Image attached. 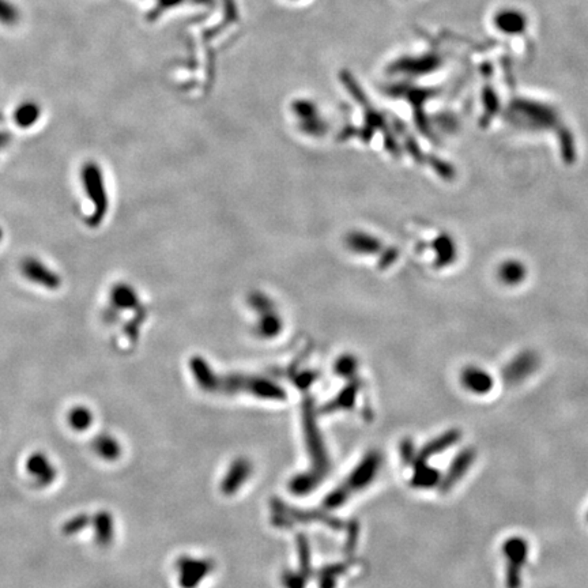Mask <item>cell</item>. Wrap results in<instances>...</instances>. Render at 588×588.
Returning a JSON list of instances; mask_svg holds the SVG:
<instances>
[{
  "mask_svg": "<svg viewBox=\"0 0 588 588\" xmlns=\"http://www.w3.org/2000/svg\"><path fill=\"white\" fill-rule=\"evenodd\" d=\"M436 481H437V473L427 467L418 469L416 477H414V484L421 488H429Z\"/></svg>",
  "mask_w": 588,
  "mask_h": 588,
  "instance_id": "obj_11",
  "label": "cell"
},
{
  "mask_svg": "<svg viewBox=\"0 0 588 588\" xmlns=\"http://www.w3.org/2000/svg\"><path fill=\"white\" fill-rule=\"evenodd\" d=\"M527 275L526 266L519 260H507L499 269V278L505 285H519Z\"/></svg>",
  "mask_w": 588,
  "mask_h": 588,
  "instance_id": "obj_6",
  "label": "cell"
},
{
  "mask_svg": "<svg viewBox=\"0 0 588 588\" xmlns=\"http://www.w3.org/2000/svg\"><path fill=\"white\" fill-rule=\"evenodd\" d=\"M505 553L508 557V587L519 588L520 586V567L527 554V545L522 539H511L505 545Z\"/></svg>",
  "mask_w": 588,
  "mask_h": 588,
  "instance_id": "obj_3",
  "label": "cell"
},
{
  "mask_svg": "<svg viewBox=\"0 0 588 588\" xmlns=\"http://www.w3.org/2000/svg\"><path fill=\"white\" fill-rule=\"evenodd\" d=\"M41 106L34 101H25L19 104L14 111L15 124L19 129H30L37 124L41 117Z\"/></svg>",
  "mask_w": 588,
  "mask_h": 588,
  "instance_id": "obj_4",
  "label": "cell"
},
{
  "mask_svg": "<svg viewBox=\"0 0 588 588\" xmlns=\"http://www.w3.org/2000/svg\"><path fill=\"white\" fill-rule=\"evenodd\" d=\"M82 181L86 189L87 196L96 206V216H101L105 211V192L101 179V173L96 165L89 164L82 171Z\"/></svg>",
  "mask_w": 588,
  "mask_h": 588,
  "instance_id": "obj_2",
  "label": "cell"
},
{
  "mask_svg": "<svg viewBox=\"0 0 588 588\" xmlns=\"http://www.w3.org/2000/svg\"><path fill=\"white\" fill-rule=\"evenodd\" d=\"M457 439H458V437H457V433L454 432V433L447 434L445 437H442V439H439V440H434V442L428 445L427 449L422 452V457H428V455H432V454H436V452L443 451L448 445L452 444Z\"/></svg>",
  "mask_w": 588,
  "mask_h": 588,
  "instance_id": "obj_10",
  "label": "cell"
},
{
  "mask_svg": "<svg viewBox=\"0 0 588 588\" xmlns=\"http://www.w3.org/2000/svg\"><path fill=\"white\" fill-rule=\"evenodd\" d=\"M1 239H3V230L0 228V243H1Z\"/></svg>",
  "mask_w": 588,
  "mask_h": 588,
  "instance_id": "obj_13",
  "label": "cell"
},
{
  "mask_svg": "<svg viewBox=\"0 0 588 588\" xmlns=\"http://www.w3.org/2000/svg\"><path fill=\"white\" fill-rule=\"evenodd\" d=\"M21 21V11L11 0H0V25L15 26Z\"/></svg>",
  "mask_w": 588,
  "mask_h": 588,
  "instance_id": "obj_8",
  "label": "cell"
},
{
  "mask_svg": "<svg viewBox=\"0 0 588 588\" xmlns=\"http://www.w3.org/2000/svg\"><path fill=\"white\" fill-rule=\"evenodd\" d=\"M462 380L466 388L475 394H485L493 386V380L488 373L484 369H478L473 367L464 369L462 374Z\"/></svg>",
  "mask_w": 588,
  "mask_h": 588,
  "instance_id": "obj_5",
  "label": "cell"
},
{
  "mask_svg": "<svg viewBox=\"0 0 588 588\" xmlns=\"http://www.w3.org/2000/svg\"><path fill=\"white\" fill-rule=\"evenodd\" d=\"M472 460H473V454H472L470 451L462 454L459 459L457 460V462L452 464L451 472H449V475H448V479L445 481L444 488L445 487H451V485L457 481V478H459L462 474H464L466 469L470 466Z\"/></svg>",
  "mask_w": 588,
  "mask_h": 588,
  "instance_id": "obj_9",
  "label": "cell"
},
{
  "mask_svg": "<svg viewBox=\"0 0 588 588\" xmlns=\"http://www.w3.org/2000/svg\"><path fill=\"white\" fill-rule=\"evenodd\" d=\"M537 359H534L531 354H523L519 359H515L507 369V376L509 380H517L522 377H526L529 373L532 372V368H535Z\"/></svg>",
  "mask_w": 588,
  "mask_h": 588,
  "instance_id": "obj_7",
  "label": "cell"
},
{
  "mask_svg": "<svg viewBox=\"0 0 588 588\" xmlns=\"http://www.w3.org/2000/svg\"><path fill=\"white\" fill-rule=\"evenodd\" d=\"M180 0H164V4L165 6H173V4H177Z\"/></svg>",
  "mask_w": 588,
  "mask_h": 588,
  "instance_id": "obj_12",
  "label": "cell"
},
{
  "mask_svg": "<svg viewBox=\"0 0 588 588\" xmlns=\"http://www.w3.org/2000/svg\"><path fill=\"white\" fill-rule=\"evenodd\" d=\"M21 274L36 286L44 287L46 290H58L61 286V278L55 270H52L41 259L28 256L21 260Z\"/></svg>",
  "mask_w": 588,
  "mask_h": 588,
  "instance_id": "obj_1",
  "label": "cell"
}]
</instances>
